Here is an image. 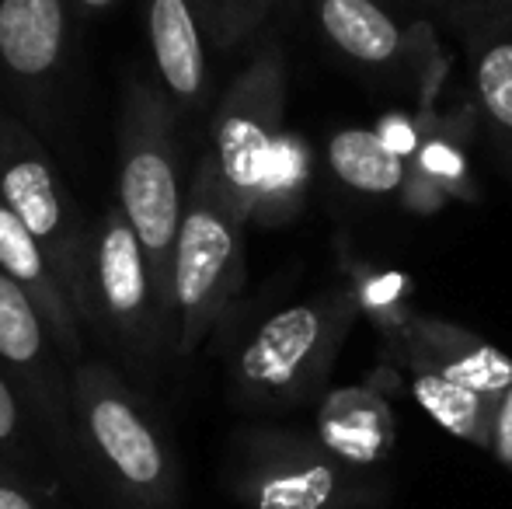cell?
Masks as SVG:
<instances>
[{
    "label": "cell",
    "mask_w": 512,
    "mask_h": 509,
    "mask_svg": "<svg viewBox=\"0 0 512 509\" xmlns=\"http://www.w3.org/2000/svg\"><path fill=\"white\" fill-rule=\"evenodd\" d=\"M70 419L81 478L119 509H178L182 468L143 387L108 360L70 363Z\"/></svg>",
    "instance_id": "6da1fadb"
},
{
    "label": "cell",
    "mask_w": 512,
    "mask_h": 509,
    "mask_svg": "<svg viewBox=\"0 0 512 509\" xmlns=\"http://www.w3.org/2000/svg\"><path fill=\"white\" fill-rule=\"evenodd\" d=\"M77 311L84 332L102 342L115 367L133 377L136 387L154 384L164 360L175 356L168 297L119 203H108L88 224Z\"/></svg>",
    "instance_id": "7a4b0ae2"
},
{
    "label": "cell",
    "mask_w": 512,
    "mask_h": 509,
    "mask_svg": "<svg viewBox=\"0 0 512 509\" xmlns=\"http://www.w3.org/2000/svg\"><path fill=\"white\" fill-rule=\"evenodd\" d=\"M356 311L359 293L342 286L255 321L227 363L234 405L248 412H286L321 398L356 325Z\"/></svg>",
    "instance_id": "3957f363"
},
{
    "label": "cell",
    "mask_w": 512,
    "mask_h": 509,
    "mask_svg": "<svg viewBox=\"0 0 512 509\" xmlns=\"http://www.w3.org/2000/svg\"><path fill=\"white\" fill-rule=\"evenodd\" d=\"M248 213L230 199L213 161L192 168L185 217L171 258V321L175 360H189L216 332L248 283Z\"/></svg>",
    "instance_id": "277c9868"
},
{
    "label": "cell",
    "mask_w": 512,
    "mask_h": 509,
    "mask_svg": "<svg viewBox=\"0 0 512 509\" xmlns=\"http://www.w3.org/2000/svg\"><path fill=\"white\" fill-rule=\"evenodd\" d=\"M223 485L244 509H384V482L321 436L290 426H244L230 436Z\"/></svg>",
    "instance_id": "5b68a950"
},
{
    "label": "cell",
    "mask_w": 512,
    "mask_h": 509,
    "mask_svg": "<svg viewBox=\"0 0 512 509\" xmlns=\"http://www.w3.org/2000/svg\"><path fill=\"white\" fill-rule=\"evenodd\" d=\"M178 129H182V119L175 116L157 84H147L140 77L126 81L119 112L115 203L133 224L164 297L171 293V258H175L178 227H182L185 199H189Z\"/></svg>",
    "instance_id": "8992f818"
},
{
    "label": "cell",
    "mask_w": 512,
    "mask_h": 509,
    "mask_svg": "<svg viewBox=\"0 0 512 509\" xmlns=\"http://www.w3.org/2000/svg\"><path fill=\"white\" fill-rule=\"evenodd\" d=\"M286 133V56L279 42H262L216 102L206 147L220 182L248 220L255 217Z\"/></svg>",
    "instance_id": "52a82bcc"
},
{
    "label": "cell",
    "mask_w": 512,
    "mask_h": 509,
    "mask_svg": "<svg viewBox=\"0 0 512 509\" xmlns=\"http://www.w3.org/2000/svg\"><path fill=\"white\" fill-rule=\"evenodd\" d=\"M0 199L42 241V248L53 258L56 272L77 304V279H81L88 224L77 213L53 154L7 109H0Z\"/></svg>",
    "instance_id": "ba28073f"
},
{
    "label": "cell",
    "mask_w": 512,
    "mask_h": 509,
    "mask_svg": "<svg viewBox=\"0 0 512 509\" xmlns=\"http://www.w3.org/2000/svg\"><path fill=\"white\" fill-rule=\"evenodd\" d=\"M0 367L21 387L53 447V461L81 475L70 419V363L63 360L46 314L32 297L0 272Z\"/></svg>",
    "instance_id": "9c48e42d"
},
{
    "label": "cell",
    "mask_w": 512,
    "mask_h": 509,
    "mask_svg": "<svg viewBox=\"0 0 512 509\" xmlns=\"http://www.w3.org/2000/svg\"><path fill=\"white\" fill-rule=\"evenodd\" d=\"M143 18L157 88L192 123L209 105V35L196 0H143Z\"/></svg>",
    "instance_id": "30bf717a"
},
{
    "label": "cell",
    "mask_w": 512,
    "mask_h": 509,
    "mask_svg": "<svg viewBox=\"0 0 512 509\" xmlns=\"http://www.w3.org/2000/svg\"><path fill=\"white\" fill-rule=\"evenodd\" d=\"M387 346L401 370H432L453 384H464L488 398L512 387V360L481 335L439 318H408L387 335Z\"/></svg>",
    "instance_id": "8fae6325"
},
{
    "label": "cell",
    "mask_w": 512,
    "mask_h": 509,
    "mask_svg": "<svg viewBox=\"0 0 512 509\" xmlns=\"http://www.w3.org/2000/svg\"><path fill=\"white\" fill-rule=\"evenodd\" d=\"M321 35L366 70L429 67V32L401 21L384 0H314Z\"/></svg>",
    "instance_id": "7c38bea8"
},
{
    "label": "cell",
    "mask_w": 512,
    "mask_h": 509,
    "mask_svg": "<svg viewBox=\"0 0 512 509\" xmlns=\"http://www.w3.org/2000/svg\"><path fill=\"white\" fill-rule=\"evenodd\" d=\"M70 0H0V77L18 95H46L70 49Z\"/></svg>",
    "instance_id": "4fadbf2b"
},
{
    "label": "cell",
    "mask_w": 512,
    "mask_h": 509,
    "mask_svg": "<svg viewBox=\"0 0 512 509\" xmlns=\"http://www.w3.org/2000/svg\"><path fill=\"white\" fill-rule=\"evenodd\" d=\"M0 272H7L39 304L63 360H84V321L77 314L74 297H70L67 283L60 279L42 241L28 231V224L4 199H0Z\"/></svg>",
    "instance_id": "5bb4252c"
},
{
    "label": "cell",
    "mask_w": 512,
    "mask_h": 509,
    "mask_svg": "<svg viewBox=\"0 0 512 509\" xmlns=\"http://www.w3.org/2000/svg\"><path fill=\"white\" fill-rule=\"evenodd\" d=\"M314 433L321 436L324 447H331L349 464L373 468L391 450L394 419L391 408L373 391L349 387V391H335L321 401Z\"/></svg>",
    "instance_id": "9a60e30c"
},
{
    "label": "cell",
    "mask_w": 512,
    "mask_h": 509,
    "mask_svg": "<svg viewBox=\"0 0 512 509\" xmlns=\"http://www.w3.org/2000/svg\"><path fill=\"white\" fill-rule=\"evenodd\" d=\"M328 171L356 196L391 199L411 192V164L377 129H338L328 140Z\"/></svg>",
    "instance_id": "2e32d148"
},
{
    "label": "cell",
    "mask_w": 512,
    "mask_h": 509,
    "mask_svg": "<svg viewBox=\"0 0 512 509\" xmlns=\"http://www.w3.org/2000/svg\"><path fill=\"white\" fill-rule=\"evenodd\" d=\"M411 394L415 401L457 440L471 443V447L492 450V415L495 398L478 394L464 384H453L446 377L432 374V370H408Z\"/></svg>",
    "instance_id": "e0dca14e"
},
{
    "label": "cell",
    "mask_w": 512,
    "mask_h": 509,
    "mask_svg": "<svg viewBox=\"0 0 512 509\" xmlns=\"http://www.w3.org/2000/svg\"><path fill=\"white\" fill-rule=\"evenodd\" d=\"M471 84L488 129L512 147V32H488L474 42Z\"/></svg>",
    "instance_id": "ac0fdd59"
},
{
    "label": "cell",
    "mask_w": 512,
    "mask_h": 509,
    "mask_svg": "<svg viewBox=\"0 0 512 509\" xmlns=\"http://www.w3.org/2000/svg\"><path fill=\"white\" fill-rule=\"evenodd\" d=\"M0 457L14 471H21L28 482H32L39 457H53V447H49V436L42 429L39 415L32 412L28 398L4 367H0Z\"/></svg>",
    "instance_id": "d6986e66"
},
{
    "label": "cell",
    "mask_w": 512,
    "mask_h": 509,
    "mask_svg": "<svg viewBox=\"0 0 512 509\" xmlns=\"http://www.w3.org/2000/svg\"><path fill=\"white\" fill-rule=\"evenodd\" d=\"M304 185H307V150L297 136L286 133L251 220H262V224H279V220H286L293 213V206L304 199Z\"/></svg>",
    "instance_id": "ffe728a7"
},
{
    "label": "cell",
    "mask_w": 512,
    "mask_h": 509,
    "mask_svg": "<svg viewBox=\"0 0 512 509\" xmlns=\"http://www.w3.org/2000/svg\"><path fill=\"white\" fill-rule=\"evenodd\" d=\"M196 7L206 25L209 46L216 53H230L265 25L276 0H196Z\"/></svg>",
    "instance_id": "44dd1931"
},
{
    "label": "cell",
    "mask_w": 512,
    "mask_h": 509,
    "mask_svg": "<svg viewBox=\"0 0 512 509\" xmlns=\"http://www.w3.org/2000/svg\"><path fill=\"white\" fill-rule=\"evenodd\" d=\"M488 454L512 471V387L495 398V415H492V450Z\"/></svg>",
    "instance_id": "7402d4cb"
},
{
    "label": "cell",
    "mask_w": 512,
    "mask_h": 509,
    "mask_svg": "<svg viewBox=\"0 0 512 509\" xmlns=\"http://www.w3.org/2000/svg\"><path fill=\"white\" fill-rule=\"evenodd\" d=\"M0 509H42L32 482L21 471H14L4 457H0Z\"/></svg>",
    "instance_id": "603a6c76"
},
{
    "label": "cell",
    "mask_w": 512,
    "mask_h": 509,
    "mask_svg": "<svg viewBox=\"0 0 512 509\" xmlns=\"http://www.w3.org/2000/svg\"><path fill=\"white\" fill-rule=\"evenodd\" d=\"M74 7H81L84 14H105V11H112L119 0H70Z\"/></svg>",
    "instance_id": "cb8c5ba5"
}]
</instances>
